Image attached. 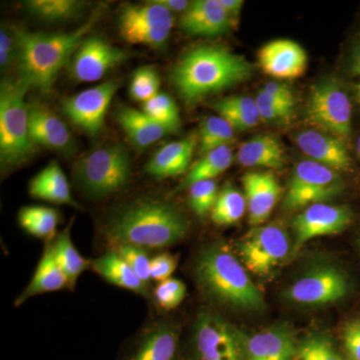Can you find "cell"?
<instances>
[{
    "label": "cell",
    "instance_id": "1",
    "mask_svg": "<svg viewBox=\"0 0 360 360\" xmlns=\"http://www.w3.org/2000/svg\"><path fill=\"white\" fill-rule=\"evenodd\" d=\"M255 66L221 46L205 45L187 51L175 65L170 80L182 101L195 104L250 79Z\"/></svg>",
    "mask_w": 360,
    "mask_h": 360
},
{
    "label": "cell",
    "instance_id": "2",
    "mask_svg": "<svg viewBox=\"0 0 360 360\" xmlns=\"http://www.w3.org/2000/svg\"><path fill=\"white\" fill-rule=\"evenodd\" d=\"M186 217L172 203L155 200H139L111 217L105 227L112 245L165 248L186 238Z\"/></svg>",
    "mask_w": 360,
    "mask_h": 360
},
{
    "label": "cell",
    "instance_id": "3",
    "mask_svg": "<svg viewBox=\"0 0 360 360\" xmlns=\"http://www.w3.org/2000/svg\"><path fill=\"white\" fill-rule=\"evenodd\" d=\"M96 20L90 18L75 32L66 33L30 32L14 28L18 39V82L27 89L49 92L59 71L77 51Z\"/></svg>",
    "mask_w": 360,
    "mask_h": 360
},
{
    "label": "cell",
    "instance_id": "4",
    "mask_svg": "<svg viewBox=\"0 0 360 360\" xmlns=\"http://www.w3.org/2000/svg\"><path fill=\"white\" fill-rule=\"evenodd\" d=\"M195 276L203 293L219 304L250 312L265 309L262 290L251 281L245 265L222 243H213L200 251Z\"/></svg>",
    "mask_w": 360,
    "mask_h": 360
},
{
    "label": "cell",
    "instance_id": "5",
    "mask_svg": "<svg viewBox=\"0 0 360 360\" xmlns=\"http://www.w3.org/2000/svg\"><path fill=\"white\" fill-rule=\"evenodd\" d=\"M131 160L120 144H108L80 158L73 169L78 188L91 198L122 191L131 176Z\"/></svg>",
    "mask_w": 360,
    "mask_h": 360
},
{
    "label": "cell",
    "instance_id": "6",
    "mask_svg": "<svg viewBox=\"0 0 360 360\" xmlns=\"http://www.w3.org/2000/svg\"><path fill=\"white\" fill-rule=\"evenodd\" d=\"M27 89L18 79L4 82L0 89V160L4 167L25 162L34 151L28 124Z\"/></svg>",
    "mask_w": 360,
    "mask_h": 360
},
{
    "label": "cell",
    "instance_id": "7",
    "mask_svg": "<svg viewBox=\"0 0 360 360\" xmlns=\"http://www.w3.org/2000/svg\"><path fill=\"white\" fill-rule=\"evenodd\" d=\"M352 105L347 89L336 78H326L310 89L305 122L314 129L348 143L352 135Z\"/></svg>",
    "mask_w": 360,
    "mask_h": 360
},
{
    "label": "cell",
    "instance_id": "8",
    "mask_svg": "<svg viewBox=\"0 0 360 360\" xmlns=\"http://www.w3.org/2000/svg\"><path fill=\"white\" fill-rule=\"evenodd\" d=\"M345 188L340 174L314 160L300 161L284 194L283 207L297 210L333 200Z\"/></svg>",
    "mask_w": 360,
    "mask_h": 360
},
{
    "label": "cell",
    "instance_id": "9",
    "mask_svg": "<svg viewBox=\"0 0 360 360\" xmlns=\"http://www.w3.org/2000/svg\"><path fill=\"white\" fill-rule=\"evenodd\" d=\"M174 23L172 13L155 0L146 4H125L117 20L118 32L125 41L155 49L167 44Z\"/></svg>",
    "mask_w": 360,
    "mask_h": 360
},
{
    "label": "cell",
    "instance_id": "10",
    "mask_svg": "<svg viewBox=\"0 0 360 360\" xmlns=\"http://www.w3.org/2000/svg\"><path fill=\"white\" fill-rule=\"evenodd\" d=\"M245 340L219 315L202 312L194 326L191 360H245Z\"/></svg>",
    "mask_w": 360,
    "mask_h": 360
},
{
    "label": "cell",
    "instance_id": "11",
    "mask_svg": "<svg viewBox=\"0 0 360 360\" xmlns=\"http://www.w3.org/2000/svg\"><path fill=\"white\" fill-rule=\"evenodd\" d=\"M238 251L248 271L264 277L292 253V245L288 232L279 225H259L238 241Z\"/></svg>",
    "mask_w": 360,
    "mask_h": 360
},
{
    "label": "cell",
    "instance_id": "12",
    "mask_svg": "<svg viewBox=\"0 0 360 360\" xmlns=\"http://www.w3.org/2000/svg\"><path fill=\"white\" fill-rule=\"evenodd\" d=\"M350 284L345 272L333 264L315 267L300 277L284 291L288 302L296 304L319 307L343 300Z\"/></svg>",
    "mask_w": 360,
    "mask_h": 360
},
{
    "label": "cell",
    "instance_id": "13",
    "mask_svg": "<svg viewBox=\"0 0 360 360\" xmlns=\"http://www.w3.org/2000/svg\"><path fill=\"white\" fill-rule=\"evenodd\" d=\"M118 84L113 80L85 89L63 101V110L71 122L90 136L101 134L106 112Z\"/></svg>",
    "mask_w": 360,
    "mask_h": 360
},
{
    "label": "cell",
    "instance_id": "14",
    "mask_svg": "<svg viewBox=\"0 0 360 360\" xmlns=\"http://www.w3.org/2000/svg\"><path fill=\"white\" fill-rule=\"evenodd\" d=\"M352 221V212L347 206L326 202L309 206L292 220V255L311 239L335 236L347 231Z\"/></svg>",
    "mask_w": 360,
    "mask_h": 360
},
{
    "label": "cell",
    "instance_id": "15",
    "mask_svg": "<svg viewBox=\"0 0 360 360\" xmlns=\"http://www.w3.org/2000/svg\"><path fill=\"white\" fill-rule=\"evenodd\" d=\"M129 58V52L113 46L101 37H89L82 41L73 56L71 75L80 82H97Z\"/></svg>",
    "mask_w": 360,
    "mask_h": 360
},
{
    "label": "cell",
    "instance_id": "16",
    "mask_svg": "<svg viewBox=\"0 0 360 360\" xmlns=\"http://www.w3.org/2000/svg\"><path fill=\"white\" fill-rule=\"evenodd\" d=\"M257 58L262 70L278 79L302 77L309 63L304 49L297 42L290 39L269 42L258 51Z\"/></svg>",
    "mask_w": 360,
    "mask_h": 360
},
{
    "label": "cell",
    "instance_id": "17",
    "mask_svg": "<svg viewBox=\"0 0 360 360\" xmlns=\"http://www.w3.org/2000/svg\"><path fill=\"white\" fill-rule=\"evenodd\" d=\"M295 143L310 160L335 172H347L352 167L347 143L333 135L316 129L302 130L295 136Z\"/></svg>",
    "mask_w": 360,
    "mask_h": 360
},
{
    "label": "cell",
    "instance_id": "18",
    "mask_svg": "<svg viewBox=\"0 0 360 360\" xmlns=\"http://www.w3.org/2000/svg\"><path fill=\"white\" fill-rule=\"evenodd\" d=\"M28 124L33 144L70 155L75 149V139L65 123L49 108L40 104L28 105Z\"/></svg>",
    "mask_w": 360,
    "mask_h": 360
},
{
    "label": "cell",
    "instance_id": "19",
    "mask_svg": "<svg viewBox=\"0 0 360 360\" xmlns=\"http://www.w3.org/2000/svg\"><path fill=\"white\" fill-rule=\"evenodd\" d=\"M248 220L251 226H259L269 219L283 196V186L269 172H248L243 177Z\"/></svg>",
    "mask_w": 360,
    "mask_h": 360
},
{
    "label": "cell",
    "instance_id": "20",
    "mask_svg": "<svg viewBox=\"0 0 360 360\" xmlns=\"http://www.w3.org/2000/svg\"><path fill=\"white\" fill-rule=\"evenodd\" d=\"M232 20L219 0H198L182 14L180 27L193 37H215L229 32Z\"/></svg>",
    "mask_w": 360,
    "mask_h": 360
},
{
    "label": "cell",
    "instance_id": "21",
    "mask_svg": "<svg viewBox=\"0 0 360 360\" xmlns=\"http://www.w3.org/2000/svg\"><path fill=\"white\" fill-rule=\"evenodd\" d=\"M120 360H180L179 330L167 323L149 328Z\"/></svg>",
    "mask_w": 360,
    "mask_h": 360
},
{
    "label": "cell",
    "instance_id": "22",
    "mask_svg": "<svg viewBox=\"0 0 360 360\" xmlns=\"http://www.w3.org/2000/svg\"><path fill=\"white\" fill-rule=\"evenodd\" d=\"M296 345L288 326H274L245 338V360H293Z\"/></svg>",
    "mask_w": 360,
    "mask_h": 360
},
{
    "label": "cell",
    "instance_id": "23",
    "mask_svg": "<svg viewBox=\"0 0 360 360\" xmlns=\"http://www.w3.org/2000/svg\"><path fill=\"white\" fill-rule=\"evenodd\" d=\"M195 135L179 141L169 142L158 149L146 165V172L158 179L175 177L188 170L194 150Z\"/></svg>",
    "mask_w": 360,
    "mask_h": 360
},
{
    "label": "cell",
    "instance_id": "24",
    "mask_svg": "<svg viewBox=\"0 0 360 360\" xmlns=\"http://www.w3.org/2000/svg\"><path fill=\"white\" fill-rule=\"evenodd\" d=\"M66 286H70V283L56 262L51 241L45 248L32 281L16 298L15 307H20L33 296L63 290Z\"/></svg>",
    "mask_w": 360,
    "mask_h": 360
},
{
    "label": "cell",
    "instance_id": "25",
    "mask_svg": "<svg viewBox=\"0 0 360 360\" xmlns=\"http://www.w3.org/2000/svg\"><path fill=\"white\" fill-rule=\"evenodd\" d=\"M28 189L30 195L37 200L79 207L77 201L73 200L70 184L63 168L56 160L51 161L33 177Z\"/></svg>",
    "mask_w": 360,
    "mask_h": 360
},
{
    "label": "cell",
    "instance_id": "26",
    "mask_svg": "<svg viewBox=\"0 0 360 360\" xmlns=\"http://www.w3.org/2000/svg\"><path fill=\"white\" fill-rule=\"evenodd\" d=\"M115 118L136 148H146L165 135L172 134L167 127L149 117L143 111L123 106L116 111Z\"/></svg>",
    "mask_w": 360,
    "mask_h": 360
},
{
    "label": "cell",
    "instance_id": "27",
    "mask_svg": "<svg viewBox=\"0 0 360 360\" xmlns=\"http://www.w3.org/2000/svg\"><path fill=\"white\" fill-rule=\"evenodd\" d=\"M238 160L245 167L279 169L285 162V153L276 137L271 135H258L241 144Z\"/></svg>",
    "mask_w": 360,
    "mask_h": 360
},
{
    "label": "cell",
    "instance_id": "28",
    "mask_svg": "<svg viewBox=\"0 0 360 360\" xmlns=\"http://www.w3.org/2000/svg\"><path fill=\"white\" fill-rule=\"evenodd\" d=\"M90 264L96 274L113 285L134 291L139 295H146L148 292V285L134 274L118 251H108L105 255L91 260Z\"/></svg>",
    "mask_w": 360,
    "mask_h": 360
},
{
    "label": "cell",
    "instance_id": "29",
    "mask_svg": "<svg viewBox=\"0 0 360 360\" xmlns=\"http://www.w3.org/2000/svg\"><path fill=\"white\" fill-rule=\"evenodd\" d=\"M212 108L234 129L246 130L257 127L260 116L257 101L245 96H229L212 103Z\"/></svg>",
    "mask_w": 360,
    "mask_h": 360
},
{
    "label": "cell",
    "instance_id": "30",
    "mask_svg": "<svg viewBox=\"0 0 360 360\" xmlns=\"http://www.w3.org/2000/svg\"><path fill=\"white\" fill-rule=\"evenodd\" d=\"M71 225L72 221L56 236V239H52L51 243L56 262L68 277L70 286L73 288L77 283L78 277L87 269L90 262L80 255L73 245L70 234Z\"/></svg>",
    "mask_w": 360,
    "mask_h": 360
},
{
    "label": "cell",
    "instance_id": "31",
    "mask_svg": "<svg viewBox=\"0 0 360 360\" xmlns=\"http://www.w3.org/2000/svg\"><path fill=\"white\" fill-rule=\"evenodd\" d=\"M233 162V153L229 146L210 151L189 168L179 189L188 188L201 180H212L224 174Z\"/></svg>",
    "mask_w": 360,
    "mask_h": 360
},
{
    "label": "cell",
    "instance_id": "32",
    "mask_svg": "<svg viewBox=\"0 0 360 360\" xmlns=\"http://www.w3.org/2000/svg\"><path fill=\"white\" fill-rule=\"evenodd\" d=\"M18 222L27 233L37 238L53 239L59 222V213L46 206H26L18 213Z\"/></svg>",
    "mask_w": 360,
    "mask_h": 360
},
{
    "label": "cell",
    "instance_id": "33",
    "mask_svg": "<svg viewBox=\"0 0 360 360\" xmlns=\"http://www.w3.org/2000/svg\"><path fill=\"white\" fill-rule=\"evenodd\" d=\"M86 4L77 0H30L25 2L27 13L45 21H63L78 15Z\"/></svg>",
    "mask_w": 360,
    "mask_h": 360
},
{
    "label": "cell",
    "instance_id": "34",
    "mask_svg": "<svg viewBox=\"0 0 360 360\" xmlns=\"http://www.w3.org/2000/svg\"><path fill=\"white\" fill-rule=\"evenodd\" d=\"M246 207L245 195L231 184H226L217 195L212 219L219 225L234 224L243 219Z\"/></svg>",
    "mask_w": 360,
    "mask_h": 360
},
{
    "label": "cell",
    "instance_id": "35",
    "mask_svg": "<svg viewBox=\"0 0 360 360\" xmlns=\"http://www.w3.org/2000/svg\"><path fill=\"white\" fill-rule=\"evenodd\" d=\"M233 127L221 116H210L201 123L200 130V150L206 155L213 149L229 146L234 139Z\"/></svg>",
    "mask_w": 360,
    "mask_h": 360
},
{
    "label": "cell",
    "instance_id": "36",
    "mask_svg": "<svg viewBox=\"0 0 360 360\" xmlns=\"http://www.w3.org/2000/svg\"><path fill=\"white\" fill-rule=\"evenodd\" d=\"M144 113L170 130L172 134L179 131L181 127L179 108L174 99L168 94L160 92L158 96L143 103Z\"/></svg>",
    "mask_w": 360,
    "mask_h": 360
},
{
    "label": "cell",
    "instance_id": "37",
    "mask_svg": "<svg viewBox=\"0 0 360 360\" xmlns=\"http://www.w3.org/2000/svg\"><path fill=\"white\" fill-rule=\"evenodd\" d=\"M293 360H345L326 335L314 333L296 345Z\"/></svg>",
    "mask_w": 360,
    "mask_h": 360
},
{
    "label": "cell",
    "instance_id": "38",
    "mask_svg": "<svg viewBox=\"0 0 360 360\" xmlns=\"http://www.w3.org/2000/svg\"><path fill=\"white\" fill-rule=\"evenodd\" d=\"M160 78L158 71L151 66L139 68L132 77L129 94L132 98L146 103L160 94Z\"/></svg>",
    "mask_w": 360,
    "mask_h": 360
},
{
    "label": "cell",
    "instance_id": "39",
    "mask_svg": "<svg viewBox=\"0 0 360 360\" xmlns=\"http://www.w3.org/2000/svg\"><path fill=\"white\" fill-rule=\"evenodd\" d=\"M189 188V206L198 217H205L212 212L217 201V186L214 179L201 180Z\"/></svg>",
    "mask_w": 360,
    "mask_h": 360
},
{
    "label": "cell",
    "instance_id": "40",
    "mask_svg": "<svg viewBox=\"0 0 360 360\" xmlns=\"http://www.w3.org/2000/svg\"><path fill=\"white\" fill-rule=\"evenodd\" d=\"M257 101L258 113L260 120L266 122L286 123L290 122L295 115V106L276 101L267 94L259 91Z\"/></svg>",
    "mask_w": 360,
    "mask_h": 360
},
{
    "label": "cell",
    "instance_id": "41",
    "mask_svg": "<svg viewBox=\"0 0 360 360\" xmlns=\"http://www.w3.org/2000/svg\"><path fill=\"white\" fill-rule=\"evenodd\" d=\"M186 295V284L176 278L167 279L158 284L155 288L156 303L161 309L170 310L179 307Z\"/></svg>",
    "mask_w": 360,
    "mask_h": 360
},
{
    "label": "cell",
    "instance_id": "42",
    "mask_svg": "<svg viewBox=\"0 0 360 360\" xmlns=\"http://www.w3.org/2000/svg\"><path fill=\"white\" fill-rule=\"evenodd\" d=\"M118 253L129 264L134 274L144 284L150 283V262L148 253L141 248L132 245H123L118 248Z\"/></svg>",
    "mask_w": 360,
    "mask_h": 360
},
{
    "label": "cell",
    "instance_id": "43",
    "mask_svg": "<svg viewBox=\"0 0 360 360\" xmlns=\"http://www.w3.org/2000/svg\"><path fill=\"white\" fill-rule=\"evenodd\" d=\"M177 266V258L170 253L165 252L156 255L150 262V278L153 281H162L170 278Z\"/></svg>",
    "mask_w": 360,
    "mask_h": 360
},
{
    "label": "cell",
    "instance_id": "44",
    "mask_svg": "<svg viewBox=\"0 0 360 360\" xmlns=\"http://www.w3.org/2000/svg\"><path fill=\"white\" fill-rule=\"evenodd\" d=\"M343 345L347 360H360V317L347 322L343 329Z\"/></svg>",
    "mask_w": 360,
    "mask_h": 360
},
{
    "label": "cell",
    "instance_id": "45",
    "mask_svg": "<svg viewBox=\"0 0 360 360\" xmlns=\"http://www.w3.org/2000/svg\"><path fill=\"white\" fill-rule=\"evenodd\" d=\"M18 39L14 30L9 32L6 27L0 30V65L6 68L11 61L16 60Z\"/></svg>",
    "mask_w": 360,
    "mask_h": 360
},
{
    "label": "cell",
    "instance_id": "46",
    "mask_svg": "<svg viewBox=\"0 0 360 360\" xmlns=\"http://www.w3.org/2000/svg\"><path fill=\"white\" fill-rule=\"evenodd\" d=\"M348 77L350 79L352 96L360 105V42L354 45L348 60Z\"/></svg>",
    "mask_w": 360,
    "mask_h": 360
},
{
    "label": "cell",
    "instance_id": "47",
    "mask_svg": "<svg viewBox=\"0 0 360 360\" xmlns=\"http://www.w3.org/2000/svg\"><path fill=\"white\" fill-rule=\"evenodd\" d=\"M276 101H283L284 103L295 106V94L290 85L283 82H271L264 85V89L260 90Z\"/></svg>",
    "mask_w": 360,
    "mask_h": 360
},
{
    "label": "cell",
    "instance_id": "48",
    "mask_svg": "<svg viewBox=\"0 0 360 360\" xmlns=\"http://www.w3.org/2000/svg\"><path fill=\"white\" fill-rule=\"evenodd\" d=\"M155 1L165 6L172 13L182 14L186 13L193 4V1H187V0H155Z\"/></svg>",
    "mask_w": 360,
    "mask_h": 360
},
{
    "label": "cell",
    "instance_id": "49",
    "mask_svg": "<svg viewBox=\"0 0 360 360\" xmlns=\"http://www.w3.org/2000/svg\"><path fill=\"white\" fill-rule=\"evenodd\" d=\"M224 11H226L232 18L238 16L243 6V0H219Z\"/></svg>",
    "mask_w": 360,
    "mask_h": 360
},
{
    "label": "cell",
    "instance_id": "50",
    "mask_svg": "<svg viewBox=\"0 0 360 360\" xmlns=\"http://www.w3.org/2000/svg\"><path fill=\"white\" fill-rule=\"evenodd\" d=\"M356 148L357 153H359V155L360 156V136L359 137V141H357Z\"/></svg>",
    "mask_w": 360,
    "mask_h": 360
}]
</instances>
